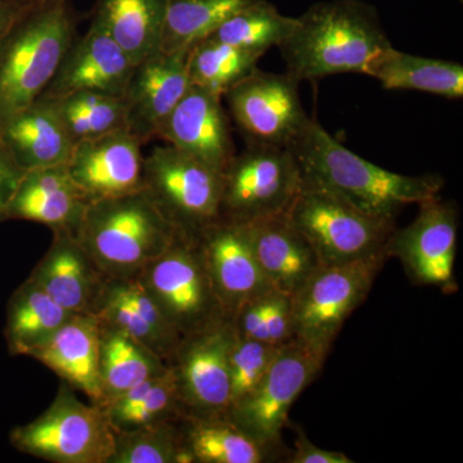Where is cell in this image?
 Listing matches in <instances>:
<instances>
[{"label": "cell", "instance_id": "cell-1", "mask_svg": "<svg viewBox=\"0 0 463 463\" xmlns=\"http://www.w3.org/2000/svg\"><path fill=\"white\" fill-rule=\"evenodd\" d=\"M288 148L300 170L301 188L322 192L381 221L395 222L404 206L438 199L444 184L438 175H403L374 165L312 118Z\"/></svg>", "mask_w": 463, "mask_h": 463}, {"label": "cell", "instance_id": "cell-2", "mask_svg": "<svg viewBox=\"0 0 463 463\" xmlns=\"http://www.w3.org/2000/svg\"><path fill=\"white\" fill-rule=\"evenodd\" d=\"M392 47L379 14L361 0L319 2L298 17L279 45L289 75L298 81L326 76L368 74L373 61Z\"/></svg>", "mask_w": 463, "mask_h": 463}, {"label": "cell", "instance_id": "cell-3", "mask_svg": "<svg viewBox=\"0 0 463 463\" xmlns=\"http://www.w3.org/2000/svg\"><path fill=\"white\" fill-rule=\"evenodd\" d=\"M176 234L143 188L90 203L76 239L108 279H133L172 246Z\"/></svg>", "mask_w": 463, "mask_h": 463}, {"label": "cell", "instance_id": "cell-4", "mask_svg": "<svg viewBox=\"0 0 463 463\" xmlns=\"http://www.w3.org/2000/svg\"><path fill=\"white\" fill-rule=\"evenodd\" d=\"M67 0L25 5L0 41V121L42 96L74 42Z\"/></svg>", "mask_w": 463, "mask_h": 463}, {"label": "cell", "instance_id": "cell-5", "mask_svg": "<svg viewBox=\"0 0 463 463\" xmlns=\"http://www.w3.org/2000/svg\"><path fill=\"white\" fill-rule=\"evenodd\" d=\"M388 252L352 263L318 268L291 295L294 337L327 358L350 315L364 303Z\"/></svg>", "mask_w": 463, "mask_h": 463}, {"label": "cell", "instance_id": "cell-6", "mask_svg": "<svg viewBox=\"0 0 463 463\" xmlns=\"http://www.w3.org/2000/svg\"><path fill=\"white\" fill-rule=\"evenodd\" d=\"M21 453L54 463H109L115 431L99 404H85L74 389L61 386L56 399L38 419L11 432Z\"/></svg>", "mask_w": 463, "mask_h": 463}, {"label": "cell", "instance_id": "cell-7", "mask_svg": "<svg viewBox=\"0 0 463 463\" xmlns=\"http://www.w3.org/2000/svg\"><path fill=\"white\" fill-rule=\"evenodd\" d=\"M145 188L160 212L187 237L221 219L223 173L166 145L145 158Z\"/></svg>", "mask_w": 463, "mask_h": 463}, {"label": "cell", "instance_id": "cell-8", "mask_svg": "<svg viewBox=\"0 0 463 463\" xmlns=\"http://www.w3.org/2000/svg\"><path fill=\"white\" fill-rule=\"evenodd\" d=\"M137 279L183 339L227 317L210 281L199 239L176 234L172 246Z\"/></svg>", "mask_w": 463, "mask_h": 463}, {"label": "cell", "instance_id": "cell-9", "mask_svg": "<svg viewBox=\"0 0 463 463\" xmlns=\"http://www.w3.org/2000/svg\"><path fill=\"white\" fill-rule=\"evenodd\" d=\"M288 216L322 267L352 263L386 251L395 230V222L381 221L322 192L304 188Z\"/></svg>", "mask_w": 463, "mask_h": 463}, {"label": "cell", "instance_id": "cell-10", "mask_svg": "<svg viewBox=\"0 0 463 463\" xmlns=\"http://www.w3.org/2000/svg\"><path fill=\"white\" fill-rule=\"evenodd\" d=\"M300 191V170L288 147L248 145L224 169L221 219L248 224L286 214Z\"/></svg>", "mask_w": 463, "mask_h": 463}, {"label": "cell", "instance_id": "cell-11", "mask_svg": "<svg viewBox=\"0 0 463 463\" xmlns=\"http://www.w3.org/2000/svg\"><path fill=\"white\" fill-rule=\"evenodd\" d=\"M325 362L294 337L279 347L258 385L231 405L224 416L258 443L279 449L292 404L321 373Z\"/></svg>", "mask_w": 463, "mask_h": 463}, {"label": "cell", "instance_id": "cell-12", "mask_svg": "<svg viewBox=\"0 0 463 463\" xmlns=\"http://www.w3.org/2000/svg\"><path fill=\"white\" fill-rule=\"evenodd\" d=\"M298 84L288 72L274 74L257 69L224 94L248 145L288 147L294 141L309 121Z\"/></svg>", "mask_w": 463, "mask_h": 463}, {"label": "cell", "instance_id": "cell-13", "mask_svg": "<svg viewBox=\"0 0 463 463\" xmlns=\"http://www.w3.org/2000/svg\"><path fill=\"white\" fill-rule=\"evenodd\" d=\"M412 223L390 234L389 258H397L414 285L434 286L447 294L458 289L455 279L458 212L440 197L420 203Z\"/></svg>", "mask_w": 463, "mask_h": 463}, {"label": "cell", "instance_id": "cell-14", "mask_svg": "<svg viewBox=\"0 0 463 463\" xmlns=\"http://www.w3.org/2000/svg\"><path fill=\"white\" fill-rule=\"evenodd\" d=\"M234 336L233 323L225 317L182 340L169 364L175 373L184 414L221 416L227 412Z\"/></svg>", "mask_w": 463, "mask_h": 463}, {"label": "cell", "instance_id": "cell-15", "mask_svg": "<svg viewBox=\"0 0 463 463\" xmlns=\"http://www.w3.org/2000/svg\"><path fill=\"white\" fill-rule=\"evenodd\" d=\"M141 147L127 129L115 130L76 143L67 169L90 203L134 194L145 187Z\"/></svg>", "mask_w": 463, "mask_h": 463}, {"label": "cell", "instance_id": "cell-16", "mask_svg": "<svg viewBox=\"0 0 463 463\" xmlns=\"http://www.w3.org/2000/svg\"><path fill=\"white\" fill-rule=\"evenodd\" d=\"M134 67L133 61L108 30L93 18L83 38L70 45L41 97L54 99L75 91L124 97Z\"/></svg>", "mask_w": 463, "mask_h": 463}, {"label": "cell", "instance_id": "cell-17", "mask_svg": "<svg viewBox=\"0 0 463 463\" xmlns=\"http://www.w3.org/2000/svg\"><path fill=\"white\" fill-rule=\"evenodd\" d=\"M190 51H160L134 67L124 94L125 128L142 145L157 137L161 125L190 90Z\"/></svg>", "mask_w": 463, "mask_h": 463}, {"label": "cell", "instance_id": "cell-18", "mask_svg": "<svg viewBox=\"0 0 463 463\" xmlns=\"http://www.w3.org/2000/svg\"><path fill=\"white\" fill-rule=\"evenodd\" d=\"M216 298L230 317L250 298L273 288L255 260L245 225L219 219L199 236Z\"/></svg>", "mask_w": 463, "mask_h": 463}, {"label": "cell", "instance_id": "cell-19", "mask_svg": "<svg viewBox=\"0 0 463 463\" xmlns=\"http://www.w3.org/2000/svg\"><path fill=\"white\" fill-rule=\"evenodd\" d=\"M157 137L221 173L234 156L222 97L194 85L167 116Z\"/></svg>", "mask_w": 463, "mask_h": 463}, {"label": "cell", "instance_id": "cell-20", "mask_svg": "<svg viewBox=\"0 0 463 463\" xmlns=\"http://www.w3.org/2000/svg\"><path fill=\"white\" fill-rule=\"evenodd\" d=\"M93 315L148 347L167 364L183 340L137 277L108 279Z\"/></svg>", "mask_w": 463, "mask_h": 463}, {"label": "cell", "instance_id": "cell-21", "mask_svg": "<svg viewBox=\"0 0 463 463\" xmlns=\"http://www.w3.org/2000/svg\"><path fill=\"white\" fill-rule=\"evenodd\" d=\"M29 279L71 315H93L108 281L74 234L67 232H53L50 250Z\"/></svg>", "mask_w": 463, "mask_h": 463}, {"label": "cell", "instance_id": "cell-22", "mask_svg": "<svg viewBox=\"0 0 463 463\" xmlns=\"http://www.w3.org/2000/svg\"><path fill=\"white\" fill-rule=\"evenodd\" d=\"M90 201L67 164L27 170L8 209V219L35 222L53 232L78 233Z\"/></svg>", "mask_w": 463, "mask_h": 463}, {"label": "cell", "instance_id": "cell-23", "mask_svg": "<svg viewBox=\"0 0 463 463\" xmlns=\"http://www.w3.org/2000/svg\"><path fill=\"white\" fill-rule=\"evenodd\" d=\"M243 225L255 260L274 289L291 297L319 267L315 251L288 213Z\"/></svg>", "mask_w": 463, "mask_h": 463}, {"label": "cell", "instance_id": "cell-24", "mask_svg": "<svg viewBox=\"0 0 463 463\" xmlns=\"http://www.w3.org/2000/svg\"><path fill=\"white\" fill-rule=\"evenodd\" d=\"M0 142L25 172L63 165L74 148L53 100L43 97L0 121Z\"/></svg>", "mask_w": 463, "mask_h": 463}, {"label": "cell", "instance_id": "cell-25", "mask_svg": "<svg viewBox=\"0 0 463 463\" xmlns=\"http://www.w3.org/2000/svg\"><path fill=\"white\" fill-rule=\"evenodd\" d=\"M99 340V318L75 315L30 356L53 371L70 388L87 395L91 403L100 405Z\"/></svg>", "mask_w": 463, "mask_h": 463}, {"label": "cell", "instance_id": "cell-26", "mask_svg": "<svg viewBox=\"0 0 463 463\" xmlns=\"http://www.w3.org/2000/svg\"><path fill=\"white\" fill-rule=\"evenodd\" d=\"M367 75L383 90L425 91L448 99L463 97L461 63L405 53L392 45L373 61Z\"/></svg>", "mask_w": 463, "mask_h": 463}, {"label": "cell", "instance_id": "cell-27", "mask_svg": "<svg viewBox=\"0 0 463 463\" xmlns=\"http://www.w3.org/2000/svg\"><path fill=\"white\" fill-rule=\"evenodd\" d=\"M167 0H99L94 18L134 65L161 51Z\"/></svg>", "mask_w": 463, "mask_h": 463}, {"label": "cell", "instance_id": "cell-28", "mask_svg": "<svg viewBox=\"0 0 463 463\" xmlns=\"http://www.w3.org/2000/svg\"><path fill=\"white\" fill-rule=\"evenodd\" d=\"M183 443L192 463H264L273 461L272 448L258 443L224 414L182 417Z\"/></svg>", "mask_w": 463, "mask_h": 463}, {"label": "cell", "instance_id": "cell-29", "mask_svg": "<svg viewBox=\"0 0 463 463\" xmlns=\"http://www.w3.org/2000/svg\"><path fill=\"white\" fill-rule=\"evenodd\" d=\"M169 364L125 332L100 323L99 379L108 403L139 383L160 376Z\"/></svg>", "mask_w": 463, "mask_h": 463}, {"label": "cell", "instance_id": "cell-30", "mask_svg": "<svg viewBox=\"0 0 463 463\" xmlns=\"http://www.w3.org/2000/svg\"><path fill=\"white\" fill-rule=\"evenodd\" d=\"M72 316L75 315L58 306L33 279H27L8 303L5 335L9 353L30 356Z\"/></svg>", "mask_w": 463, "mask_h": 463}, {"label": "cell", "instance_id": "cell-31", "mask_svg": "<svg viewBox=\"0 0 463 463\" xmlns=\"http://www.w3.org/2000/svg\"><path fill=\"white\" fill-rule=\"evenodd\" d=\"M100 407L115 432L138 430L184 416L170 364L160 376L139 383Z\"/></svg>", "mask_w": 463, "mask_h": 463}, {"label": "cell", "instance_id": "cell-32", "mask_svg": "<svg viewBox=\"0 0 463 463\" xmlns=\"http://www.w3.org/2000/svg\"><path fill=\"white\" fill-rule=\"evenodd\" d=\"M258 0H167L161 51H190Z\"/></svg>", "mask_w": 463, "mask_h": 463}, {"label": "cell", "instance_id": "cell-33", "mask_svg": "<svg viewBox=\"0 0 463 463\" xmlns=\"http://www.w3.org/2000/svg\"><path fill=\"white\" fill-rule=\"evenodd\" d=\"M298 17L282 14L268 0H258L219 27L209 38L263 57L272 47H279L297 27Z\"/></svg>", "mask_w": 463, "mask_h": 463}, {"label": "cell", "instance_id": "cell-34", "mask_svg": "<svg viewBox=\"0 0 463 463\" xmlns=\"http://www.w3.org/2000/svg\"><path fill=\"white\" fill-rule=\"evenodd\" d=\"M260 58L251 52L206 38L194 45L188 54L191 85L224 97L231 88L258 69Z\"/></svg>", "mask_w": 463, "mask_h": 463}, {"label": "cell", "instance_id": "cell-35", "mask_svg": "<svg viewBox=\"0 0 463 463\" xmlns=\"http://www.w3.org/2000/svg\"><path fill=\"white\" fill-rule=\"evenodd\" d=\"M52 100L74 145L115 130L127 129L124 97L96 91H75Z\"/></svg>", "mask_w": 463, "mask_h": 463}, {"label": "cell", "instance_id": "cell-36", "mask_svg": "<svg viewBox=\"0 0 463 463\" xmlns=\"http://www.w3.org/2000/svg\"><path fill=\"white\" fill-rule=\"evenodd\" d=\"M109 463H192L175 420L138 430L115 432Z\"/></svg>", "mask_w": 463, "mask_h": 463}, {"label": "cell", "instance_id": "cell-37", "mask_svg": "<svg viewBox=\"0 0 463 463\" xmlns=\"http://www.w3.org/2000/svg\"><path fill=\"white\" fill-rule=\"evenodd\" d=\"M281 346L234 336L230 353V407L263 379Z\"/></svg>", "mask_w": 463, "mask_h": 463}, {"label": "cell", "instance_id": "cell-38", "mask_svg": "<svg viewBox=\"0 0 463 463\" xmlns=\"http://www.w3.org/2000/svg\"><path fill=\"white\" fill-rule=\"evenodd\" d=\"M267 336L268 343L283 345L294 339L291 297L279 289H270L267 295Z\"/></svg>", "mask_w": 463, "mask_h": 463}, {"label": "cell", "instance_id": "cell-39", "mask_svg": "<svg viewBox=\"0 0 463 463\" xmlns=\"http://www.w3.org/2000/svg\"><path fill=\"white\" fill-rule=\"evenodd\" d=\"M25 170L17 165L7 148L0 142V222L7 221L11 201Z\"/></svg>", "mask_w": 463, "mask_h": 463}, {"label": "cell", "instance_id": "cell-40", "mask_svg": "<svg viewBox=\"0 0 463 463\" xmlns=\"http://www.w3.org/2000/svg\"><path fill=\"white\" fill-rule=\"evenodd\" d=\"M288 463H354L350 457L335 450L322 449L307 439L303 431L298 430L295 440V452Z\"/></svg>", "mask_w": 463, "mask_h": 463}, {"label": "cell", "instance_id": "cell-41", "mask_svg": "<svg viewBox=\"0 0 463 463\" xmlns=\"http://www.w3.org/2000/svg\"><path fill=\"white\" fill-rule=\"evenodd\" d=\"M24 7L25 5H17L12 0H0V41L5 38L9 27L14 25Z\"/></svg>", "mask_w": 463, "mask_h": 463}, {"label": "cell", "instance_id": "cell-42", "mask_svg": "<svg viewBox=\"0 0 463 463\" xmlns=\"http://www.w3.org/2000/svg\"><path fill=\"white\" fill-rule=\"evenodd\" d=\"M12 2L20 5H38V3L51 2V0H12Z\"/></svg>", "mask_w": 463, "mask_h": 463}]
</instances>
